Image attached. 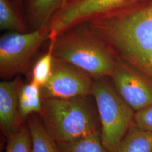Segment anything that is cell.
Here are the masks:
<instances>
[{"label": "cell", "instance_id": "cell-1", "mask_svg": "<svg viewBox=\"0 0 152 152\" xmlns=\"http://www.w3.org/2000/svg\"><path fill=\"white\" fill-rule=\"evenodd\" d=\"M85 24L118 59L152 84V0Z\"/></svg>", "mask_w": 152, "mask_h": 152}, {"label": "cell", "instance_id": "cell-2", "mask_svg": "<svg viewBox=\"0 0 152 152\" xmlns=\"http://www.w3.org/2000/svg\"><path fill=\"white\" fill-rule=\"evenodd\" d=\"M85 25L72 28L50 40L54 58L86 72L92 77L111 76L117 64L114 55Z\"/></svg>", "mask_w": 152, "mask_h": 152}, {"label": "cell", "instance_id": "cell-3", "mask_svg": "<svg viewBox=\"0 0 152 152\" xmlns=\"http://www.w3.org/2000/svg\"><path fill=\"white\" fill-rule=\"evenodd\" d=\"M41 122L56 142L72 141L96 131L98 118L87 96L43 99Z\"/></svg>", "mask_w": 152, "mask_h": 152}, {"label": "cell", "instance_id": "cell-4", "mask_svg": "<svg viewBox=\"0 0 152 152\" xmlns=\"http://www.w3.org/2000/svg\"><path fill=\"white\" fill-rule=\"evenodd\" d=\"M104 77L93 81L91 95L94 98L100 122V137L108 152L114 148L134 122L135 111Z\"/></svg>", "mask_w": 152, "mask_h": 152}, {"label": "cell", "instance_id": "cell-5", "mask_svg": "<svg viewBox=\"0 0 152 152\" xmlns=\"http://www.w3.org/2000/svg\"><path fill=\"white\" fill-rule=\"evenodd\" d=\"M49 26L30 33L14 32L0 39V75L15 76L26 69L30 60L44 42L49 39Z\"/></svg>", "mask_w": 152, "mask_h": 152}, {"label": "cell", "instance_id": "cell-6", "mask_svg": "<svg viewBox=\"0 0 152 152\" xmlns=\"http://www.w3.org/2000/svg\"><path fill=\"white\" fill-rule=\"evenodd\" d=\"M92 77L75 65L54 58L49 80L41 88L43 99H69L91 94Z\"/></svg>", "mask_w": 152, "mask_h": 152}, {"label": "cell", "instance_id": "cell-7", "mask_svg": "<svg viewBox=\"0 0 152 152\" xmlns=\"http://www.w3.org/2000/svg\"><path fill=\"white\" fill-rule=\"evenodd\" d=\"M120 96L135 112L152 105V84L122 60H117L112 75Z\"/></svg>", "mask_w": 152, "mask_h": 152}, {"label": "cell", "instance_id": "cell-8", "mask_svg": "<svg viewBox=\"0 0 152 152\" xmlns=\"http://www.w3.org/2000/svg\"><path fill=\"white\" fill-rule=\"evenodd\" d=\"M20 88L18 80L0 83V126L7 137L20 128L18 112Z\"/></svg>", "mask_w": 152, "mask_h": 152}, {"label": "cell", "instance_id": "cell-9", "mask_svg": "<svg viewBox=\"0 0 152 152\" xmlns=\"http://www.w3.org/2000/svg\"><path fill=\"white\" fill-rule=\"evenodd\" d=\"M108 152H152V133L133 122L124 137Z\"/></svg>", "mask_w": 152, "mask_h": 152}, {"label": "cell", "instance_id": "cell-10", "mask_svg": "<svg viewBox=\"0 0 152 152\" xmlns=\"http://www.w3.org/2000/svg\"><path fill=\"white\" fill-rule=\"evenodd\" d=\"M66 0H28L29 17L36 29L49 26Z\"/></svg>", "mask_w": 152, "mask_h": 152}, {"label": "cell", "instance_id": "cell-11", "mask_svg": "<svg viewBox=\"0 0 152 152\" xmlns=\"http://www.w3.org/2000/svg\"><path fill=\"white\" fill-rule=\"evenodd\" d=\"M18 104L20 120L26 119L28 115L34 113L40 114L43 108L41 88L32 82L20 87Z\"/></svg>", "mask_w": 152, "mask_h": 152}, {"label": "cell", "instance_id": "cell-12", "mask_svg": "<svg viewBox=\"0 0 152 152\" xmlns=\"http://www.w3.org/2000/svg\"><path fill=\"white\" fill-rule=\"evenodd\" d=\"M28 126L32 139L31 152H59L56 142L37 117H31Z\"/></svg>", "mask_w": 152, "mask_h": 152}, {"label": "cell", "instance_id": "cell-13", "mask_svg": "<svg viewBox=\"0 0 152 152\" xmlns=\"http://www.w3.org/2000/svg\"><path fill=\"white\" fill-rule=\"evenodd\" d=\"M56 143L59 152H108L102 142L100 131L72 141Z\"/></svg>", "mask_w": 152, "mask_h": 152}, {"label": "cell", "instance_id": "cell-14", "mask_svg": "<svg viewBox=\"0 0 152 152\" xmlns=\"http://www.w3.org/2000/svg\"><path fill=\"white\" fill-rule=\"evenodd\" d=\"M0 29L25 33L26 26L10 0H0Z\"/></svg>", "mask_w": 152, "mask_h": 152}, {"label": "cell", "instance_id": "cell-15", "mask_svg": "<svg viewBox=\"0 0 152 152\" xmlns=\"http://www.w3.org/2000/svg\"><path fill=\"white\" fill-rule=\"evenodd\" d=\"M48 52L38 59L34 65L32 82L41 88L49 80L53 65L54 56L51 47Z\"/></svg>", "mask_w": 152, "mask_h": 152}, {"label": "cell", "instance_id": "cell-16", "mask_svg": "<svg viewBox=\"0 0 152 152\" xmlns=\"http://www.w3.org/2000/svg\"><path fill=\"white\" fill-rule=\"evenodd\" d=\"M5 152H31L32 139L28 126H23L8 136Z\"/></svg>", "mask_w": 152, "mask_h": 152}, {"label": "cell", "instance_id": "cell-17", "mask_svg": "<svg viewBox=\"0 0 152 152\" xmlns=\"http://www.w3.org/2000/svg\"><path fill=\"white\" fill-rule=\"evenodd\" d=\"M134 123L152 133V105L135 112Z\"/></svg>", "mask_w": 152, "mask_h": 152}, {"label": "cell", "instance_id": "cell-18", "mask_svg": "<svg viewBox=\"0 0 152 152\" xmlns=\"http://www.w3.org/2000/svg\"><path fill=\"white\" fill-rule=\"evenodd\" d=\"M112 9L122 11L141 5L152 0H105Z\"/></svg>", "mask_w": 152, "mask_h": 152}]
</instances>
